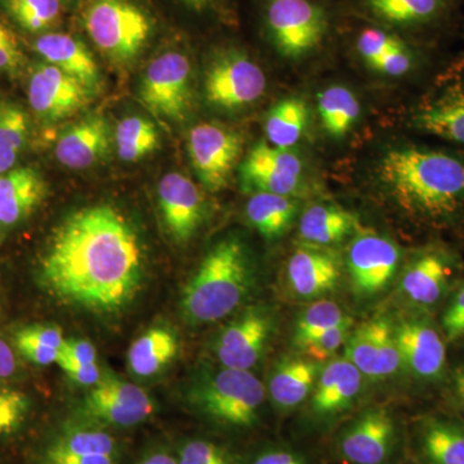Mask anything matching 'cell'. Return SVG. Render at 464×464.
I'll use <instances>...</instances> for the list:
<instances>
[{"label": "cell", "mask_w": 464, "mask_h": 464, "mask_svg": "<svg viewBox=\"0 0 464 464\" xmlns=\"http://www.w3.org/2000/svg\"><path fill=\"white\" fill-rule=\"evenodd\" d=\"M16 371V357L12 348L0 338V380L9 378Z\"/></svg>", "instance_id": "49"}, {"label": "cell", "mask_w": 464, "mask_h": 464, "mask_svg": "<svg viewBox=\"0 0 464 464\" xmlns=\"http://www.w3.org/2000/svg\"><path fill=\"white\" fill-rule=\"evenodd\" d=\"M56 364L63 371L72 366L97 364L96 348L87 340H65L58 353Z\"/></svg>", "instance_id": "44"}, {"label": "cell", "mask_w": 464, "mask_h": 464, "mask_svg": "<svg viewBox=\"0 0 464 464\" xmlns=\"http://www.w3.org/2000/svg\"><path fill=\"white\" fill-rule=\"evenodd\" d=\"M159 209L170 239L186 243L199 230L204 219L203 195L188 177L168 173L158 186Z\"/></svg>", "instance_id": "17"}, {"label": "cell", "mask_w": 464, "mask_h": 464, "mask_svg": "<svg viewBox=\"0 0 464 464\" xmlns=\"http://www.w3.org/2000/svg\"><path fill=\"white\" fill-rule=\"evenodd\" d=\"M29 398L21 391L0 389V436L16 432L29 411Z\"/></svg>", "instance_id": "40"}, {"label": "cell", "mask_w": 464, "mask_h": 464, "mask_svg": "<svg viewBox=\"0 0 464 464\" xmlns=\"http://www.w3.org/2000/svg\"><path fill=\"white\" fill-rule=\"evenodd\" d=\"M44 464H116L111 456H74L54 448H48L44 454Z\"/></svg>", "instance_id": "47"}, {"label": "cell", "mask_w": 464, "mask_h": 464, "mask_svg": "<svg viewBox=\"0 0 464 464\" xmlns=\"http://www.w3.org/2000/svg\"><path fill=\"white\" fill-rule=\"evenodd\" d=\"M266 76L246 52L228 48L219 51L208 66L204 91L216 108L237 110L261 99Z\"/></svg>", "instance_id": "7"}, {"label": "cell", "mask_w": 464, "mask_h": 464, "mask_svg": "<svg viewBox=\"0 0 464 464\" xmlns=\"http://www.w3.org/2000/svg\"><path fill=\"white\" fill-rule=\"evenodd\" d=\"M243 151L240 134L216 124H199L188 134V155L200 182L209 191L228 185Z\"/></svg>", "instance_id": "9"}, {"label": "cell", "mask_w": 464, "mask_h": 464, "mask_svg": "<svg viewBox=\"0 0 464 464\" xmlns=\"http://www.w3.org/2000/svg\"><path fill=\"white\" fill-rule=\"evenodd\" d=\"M140 100L152 114L181 121L191 109V65L179 52L152 60L140 87Z\"/></svg>", "instance_id": "8"}, {"label": "cell", "mask_w": 464, "mask_h": 464, "mask_svg": "<svg viewBox=\"0 0 464 464\" xmlns=\"http://www.w3.org/2000/svg\"><path fill=\"white\" fill-rule=\"evenodd\" d=\"M84 413L97 422L133 427L145 422L155 406L141 387L114 375L101 378L84 399Z\"/></svg>", "instance_id": "11"}, {"label": "cell", "mask_w": 464, "mask_h": 464, "mask_svg": "<svg viewBox=\"0 0 464 464\" xmlns=\"http://www.w3.org/2000/svg\"><path fill=\"white\" fill-rule=\"evenodd\" d=\"M351 326H353V319L324 332L315 340L308 342L301 350H304V355L313 362H326L346 343Z\"/></svg>", "instance_id": "41"}, {"label": "cell", "mask_w": 464, "mask_h": 464, "mask_svg": "<svg viewBox=\"0 0 464 464\" xmlns=\"http://www.w3.org/2000/svg\"><path fill=\"white\" fill-rule=\"evenodd\" d=\"M399 262V246L393 241L375 234L356 237L348 248L346 265L357 295L371 297L386 289Z\"/></svg>", "instance_id": "12"}, {"label": "cell", "mask_w": 464, "mask_h": 464, "mask_svg": "<svg viewBox=\"0 0 464 464\" xmlns=\"http://www.w3.org/2000/svg\"><path fill=\"white\" fill-rule=\"evenodd\" d=\"M307 121L308 109L304 101H280L270 110L266 119V136L275 148L289 150L301 139Z\"/></svg>", "instance_id": "33"}, {"label": "cell", "mask_w": 464, "mask_h": 464, "mask_svg": "<svg viewBox=\"0 0 464 464\" xmlns=\"http://www.w3.org/2000/svg\"><path fill=\"white\" fill-rule=\"evenodd\" d=\"M453 273L454 266L445 253L424 252L406 267L401 279L402 293L417 306H435L447 293Z\"/></svg>", "instance_id": "21"}, {"label": "cell", "mask_w": 464, "mask_h": 464, "mask_svg": "<svg viewBox=\"0 0 464 464\" xmlns=\"http://www.w3.org/2000/svg\"><path fill=\"white\" fill-rule=\"evenodd\" d=\"M179 350L177 335L164 326H155L130 344L128 366L137 377H154L173 362Z\"/></svg>", "instance_id": "29"}, {"label": "cell", "mask_w": 464, "mask_h": 464, "mask_svg": "<svg viewBox=\"0 0 464 464\" xmlns=\"http://www.w3.org/2000/svg\"><path fill=\"white\" fill-rule=\"evenodd\" d=\"M83 23L99 51L118 63L139 56L151 33L148 14L130 0H88Z\"/></svg>", "instance_id": "6"}, {"label": "cell", "mask_w": 464, "mask_h": 464, "mask_svg": "<svg viewBox=\"0 0 464 464\" xmlns=\"http://www.w3.org/2000/svg\"><path fill=\"white\" fill-rule=\"evenodd\" d=\"M402 364L423 381H436L447 365L444 338L424 319H406L393 326Z\"/></svg>", "instance_id": "18"}, {"label": "cell", "mask_w": 464, "mask_h": 464, "mask_svg": "<svg viewBox=\"0 0 464 464\" xmlns=\"http://www.w3.org/2000/svg\"><path fill=\"white\" fill-rule=\"evenodd\" d=\"M298 203L290 197L257 192L246 204L248 221L267 240L282 237L297 215Z\"/></svg>", "instance_id": "31"}, {"label": "cell", "mask_w": 464, "mask_h": 464, "mask_svg": "<svg viewBox=\"0 0 464 464\" xmlns=\"http://www.w3.org/2000/svg\"><path fill=\"white\" fill-rule=\"evenodd\" d=\"M356 11L368 21L401 33L442 21L451 0H353Z\"/></svg>", "instance_id": "19"}, {"label": "cell", "mask_w": 464, "mask_h": 464, "mask_svg": "<svg viewBox=\"0 0 464 464\" xmlns=\"http://www.w3.org/2000/svg\"><path fill=\"white\" fill-rule=\"evenodd\" d=\"M252 284V265L243 241L237 237L218 241L183 289V319L191 325L224 319L248 297Z\"/></svg>", "instance_id": "3"}, {"label": "cell", "mask_w": 464, "mask_h": 464, "mask_svg": "<svg viewBox=\"0 0 464 464\" xmlns=\"http://www.w3.org/2000/svg\"><path fill=\"white\" fill-rule=\"evenodd\" d=\"M445 338L457 342L464 338V285L457 290L441 317Z\"/></svg>", "instance_id": "45"}, {"label": "cell", "mask_w": 464, "mask_h": 464, "mask_svg": "<svg viewBox=\"0 0 464 464\" xmlns=\"http://www.w3.org/2000/svg\"><path fill=\"white\" fill-rule=\"evenodd\" d=\"M396 444L392 415L382 408L369 409L342 431L338 451L351 464H384Z\"/></svg>", "instance_id": "14"}, {"label": "cell", "mask_w": 464, "mask_h": 464, "mask_svg": "<svg viewBox=\"0 0 464 464\" xmlns=\"http://www.w3.org/2000/svg\"><path fill=\"white\" fill-rule=\"evenodd\" d=\"M29 101L34 112L43 121H63L87 108L91 90L48 63L34 70Z\"/></svg>", "instance_id": "15"}, {"label": "cell", "mask_w": 464, "mask_h": 464, "mask_svg": "<svg viewBox=\"0 0 464 464\" xmlns=\"http://www.w3.org/2000/svg\"><path fill=\"white\" fill-rule=\"evenodd\" d=\"M273 333V319L261 308H252L228 324L219 334L216 353L224 368L249 371L264 355Z\"/></svg>", "instance_id": "16"}, {"label": "cell", "mask_w": 464, "mask_h": 464, "mask_svg": "<svg viewBox=\"0 0 464 464\" xmlns=\"http://www.w3.org/2000/svg\"><path fill=\"white\" fill-rule=\"evenodd\" d=\"M35 51L50 65L93 90L100 82V70L87 45L70 34L50 33L36 39Z\"/></svg>", "instance_id": "26"}, {"label": "cell", "mask_w": 464, "mask_h": 464, "mask_svg": "<svg viewBox=\"0 0 464 464\" xmlns=\"http://www.w3.org/2000/svg\"><path fill=\"white\" fill-rule=\"evenodd\" d=\"M418 449L426 464H464V426L445 418H424L418 426Z\"/></svg>", "instance_id": "27"}, {"label": "cell", "mask_w": 464, "mask_h": 464, "mask_svg": "<svg viewBox=\"0 0 464 464\" xmlns=\"http://www.w3.org/2000/svg\"><path fill=\"white\" fill-rule=\"evenodd\" d=\"M415 54L411 45L404 39L395 48L375 60L369 69L389 76L405 75L414 65Z\"/></svg>", "instance_id": "43"}, {"label": "cell", "mask_w": 464, "mask_h": 464, "mask_svg": "<svg viewBox=\"0 0 464 464\" xmlns=\"http://www.w3.org/2000/svg\"><path fill=\"white\" fill-rule=\"evenodd\" d=\"M252 464H307L304 457L290 449H270L256 458Z\"/></svg>", "instance_id": "48"}, {"label": "cell", "mask_w": 464, "mask_h": 464, "mask_svg": "<svg viewBox=\"0 0 464 464\" xmlns=\"http://www.w3.org/2000/svg\"><path fill=\"white\" fill-rule=\"evenodd\" d=\"M26 137L27 119L24 110L14 103H0V174L14 169Z\"/></svg>", "instance_id": "36"}, {"label": "cell", "mask_w": 464, "mask_h": 464, "mask_svg": "<svg viewBox=\"0 0 464 464\" xmlns=\"http://www.w3.org/2000/svg\"><path fill=\"white\" fill-rule=\"evenodd\" d=\"M286 279L297 297H323L340 282V262L329 250L307 246L293 253L286 266Z\"/></svg>", "instance_id": "20"}, {"label": "cell", "mask_w": 464, "mask_h": 464, "mask_svg": "<svg viewBox=\"0 0 464 464\" xmlns=\"http://www.w3.org/2000/svg\"><path fill=\"white\" fill-rule=\"evenodd\" d=\"M179 464H237L224 448L208 440H190L182 445Z\"/></svg>", "instance_id": "42"}, {"label": "cell", "mask_w": 464, "mask_h": 464, "mask_svg": "<svg viewBox=\"0 0 464 464\" xmlns=\"http://www.w3.org/2000/svg\"><path fill=\"white\" fill-rule=\"evenodd\" d=\"M381 182L402 209L427 221H448L464 207V161L422 148L390 150L378 168Z\"/></svg>", "instance_id": "2"}, {"label": "cell", "mask_w": 464, "mask_h": 464, "mask_svg": "<svg viewBox=\"0 0 464 464\" xmlns=\"http://www.w3.org/2000/svg\"><path fill=\"white\" fill-rule=\"evenodd\" d=\"M304 163L290 150L261 142L250 150L241 163L240 179L244 190L257 194L293 197L302 188Z\"/></svg>", "instance_id": "10"}, {"label": "cell", "mask_w": 464, "mask_h": 464, "mask_svg": "<svg viewBox=\"0 0 464 464\" xmlns=\"http://www.w3.org/2000/svg\"><path fill=\"white\" fill-rule=\"evenodd\" d=\"M115 143L119 158L127 163H136L149 157L160 145L157 128L141 116H128L119 121Z\"/></svg>", "instance_id": "34"}, {"label": "cell", "mask_w": 464, "mask_h": 464, "mask_svg": "<svg viewBox=\"0 0 464 464\" xmlns=\"http://www.w3.org/2000/svg\"><path fill=\"white\" fill-rule=\"evenodd\" d=\"M350 319L351 317L347 316L334 302H315L298 317L293 341H295V346L304 347L308 342L315 340L324 332Z\"/></svg>", "instance_id": "37"}, {"label": "cell", "mask_w": 464, "mask_h": 464, "mask_svg": "<svg viewBox=\"0 0 464 464\" xmlns=\"http://www.w3.org/2000/svg\"><path fill=\"white\" fill-rule=\"evenodd\" d=\"M453 382L458 401L464 411V366H460L454 372Z\"/></svg>", "instance_id": "51"}, {"label": "cell", "mask_w": 464, "mask_h": 464, "mask_svg": "<svg viewBox=\"0 0 464 464\" xmlns=\"http://www.w3.org/2000/svg\"><path fill=\"white\" fill-rule=\"evenodd\" d=\"M182 2L191 9H194V11L203 12L219 5L222 0H182Z\"/></svg>", "instance_id": "52"}, {"label": "cell", "mask_w": 464, "mask_h": 464, "mask_svg": "<svg viewBox=\"0 0 464 464\" xmlns=\"http://www.w3.org/2000/svg\"><path fill=\"white\" fill-rule=\"evenodd\" d=\"M344 357L373 380L398 373L402 359L392 324L382 316L362 324L348 335Z\"/></svg>", "instance_id": "13"}, {"label": "cell", "mask_w": 464, "mask_h": 464, "mask_svg": "<svg viewBox=\"0 0 464 464\" xmlns=\"http://www.w3.org/2000/svg\"><path fill=\"white\" fill-rule=\"evenodd\" d=\"M57 450L74 456H111L116 454V441L102 430L83 429L67 431L51 445Z\"/></svg>", "instance_id": "39"}, {"label": "cell", "mask_w": 464, "mask_h": 464, "mask_svg": "<svg viewBox=\"0 0 464 464\" xmlns=\"http://www.w3.org/2000/svg\"><path fill=\"white\" fill-rule=\"evenodd\" d=\"M63 342L60 329L41 324L25 326L14 334L18 353L35 365L56 364Z\"/></svg>", "instance_id": "35"}, {"label": "cell", "mask_w": 464, "mask_h": 464, "mask_svg": "<svg viewBox=\"0 0 464 464\" xmlns=\"http://www.w3.org/2000/svg\"><path fill=\"white\" fill-rule=\"evenodd\" d=\"M47 197V183L38 170L16 168L0 174V225L20 224Z\"/></svg>", "instance_id": "23"}, {"label": "cell", "mask_w": 464, "mask_h": 464, "mask_svg": "<svg viewBox=\"0 0 464 464\" xmlns=\"http://www.w3.org/2000/svg\"><path fill=\"white\" fill-rule=\"evenodd\" d=\"M109 145L108 121L101 116H91L72 125L61 137L56 146V158L69 169H87L108 154Z\"/></svg>", "instance_id": "24"}, {"label": "cell", "mask_w": 464, "mask_h": 464, "mask_svg": "<svg viewBox=\"0 0 464 464\" xmlns=\"http://www.w3.org/2000/svg\"><path fill=\"white\" fill-rule=\"evenodd\" d=\"M23 63L16 35L5 24L0 23V72H12Z\"/></svg>", "instance_id": "46"}, {"label": "cell", "mask_w": 464, "mask_h": 464, "mask_svg": "<svg viewBox=\"0 0 464 464\" xmlns=\"http://www.w3.org/2000/svg\"><path fill=\"white\" fill-rule=\"evenodd\" d=\"M190 396L198 411L215 422L249 429L258 422L265 389L249 371L224 368L200 381Z\"/></svg>", "instance_id": "5"}, {"label": "cell", "mask_w": 464, "mask_h": 464, "mask_svg": "<svg viewBox=\"0 0 464 464\" xmlns=\"http://www.w3.org/2000/svg\"><path fill=\"white\" fill-rule=\"evenodd\" d=\"M362 374L346 357L329 362L317 378L311 409L320 418H331L353 405L360 393Z\"/></svg>", "instance_id": "22"}, {"label": "cell", "mask_w": 464, "mask_h": 464, "mask_svg": "<svg viewBox=\"0 0 464 464\" xmlns=\"http://www.w3.org/2000/svg\"><path fill=\"white\" fill-rule=\"evenodd\" d=\"M317 112L324 130L335 139L346 136L360 116L355 94L342 85H333L317 94Z\"/></svg>", "instance_id": "32"}, {"label": "cell", "mask_w": 464, "mask_h": 464, "mask_svg": "<svg viewBox=\"0 0 464 464\" xmlns=\"http://www.w3.org/2000/svg\"><path fill=\"white\" fill-rule=\"evenodd\" d=\"M418 130L464 145V82L449 84L414 116Z\"/></svg>", "instance_id": "25"}, {"label": "cell", "mask_w": 464, "mask_h": 464, "mask_svg": "<svg viewBox=\"0 0 464 464\" xmlns=\"http://www.w3.org/2000/svg\"><path fill=\"white\" fill-rule=\"evenodd\" d=\"M262 27L280 56L299 60L328 43L334 14L325 0H264Z\"/></svg>", "instance_id": "4"}, {"label": "cell", "mask_w": 464, "mask_h": 464, "mask_svg": "<svg viewBox=\"0 0 464 464\" xmlns=\"http://www.w3.org/2000/svg\"><path fill=\"white\" fill-rule=\"evenodd\" d=\"M145 257L132 224L108 204L75 210L52 234L39 265L42 285L70 306L123 310L139 295Z\"/></svg>", "instance_id": "1"}, {"label": "cell", "mask_w": 464, "mask_h": 464, "mask_svg": "<svg viewBox=\"0 0 464 464\" xmlns=\"http://www.w3.org/2000/svg\"><path fill=\"white\" fill-rule=\"evenodd\" d=\"M355 226L353 213L340 207L316 204L302 215L299 234L307 246H325L344 239Z\"/></svg>", "instance_id": "30"}, {"label": "cell", "mask_w": 464, "mask_h": 464, "mask_svg": "<svg viewBox=\"0 0 464 464\" xmlns=\"http://www.w3.org/2000/svg\"><path fill=\"white\" fill-rule=\"evenodd\" d=\"M9 14L27 32H42L57 23L61 0H5Z\"/></svg>", "instance_id": "38"}, {"label": "cell", "mask_w": 464, "mask_h": 464, "mask_svg": "<svg viewBox=\"0 0 464 464\" xmlns=\"http://www.w3.org/2000/svg\"><path fill=\"white\" fill-rule=\"evenodd\" d=\"M319 373L316 362L301 357H286L274 369L270 378V396L283 411L295 408L308 398Z\"/></svg>", "instance_id": "28"}, {"label": "cell", "mask_w": 464, "mask_h": 464, "mask_svg": "<svg viewBox=\"0 0 464 464\" xmlns=\"http://www.w3.org/2000/svg\"><path fill=\"white\" fill-rule=\"evenodd\" d=\"M137 464H179V458L166 450H157L143 457Z\"/></svg>", "instance_id": "50"}]
</instances>
